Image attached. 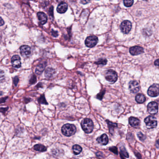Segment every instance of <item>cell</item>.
Masks as SVG:
<instances>
[{
  "label": "cell",
  "instance_id": "obj_30",
  "mask_svg": "<svg viewBox=\"0 0 159 159\" xmlns=\"http://www.w3.org/2000/svg\"><path fill=\"white\" fill-rule=\"evenodd\" d=\"M104 91H102V92H101V93H99V94L97 95V98H98V99H102V98H103V96L104 95Z\"/></svg>",
  "mask_w": 159,
  "mask_h": 159
},
{
  "label": "cell",
  "instance_id": "obj_21",
  "mask_svg": "<svg viewBox=\"0 0 159 159\" xmlns=\"http://www.w3.org/2000/svg\"><path fill=\"white\" fill-rule=\"evenodd\" d=\"M72 149H73V152L76 155H78V154H80V153H81L82 150V147L78 145H74L73 147H72Z\"/></svg>",
  "mask_w": 159,
  "mask_h": 159
},
{
  "label": "cell",
  "instance_id": "obj_10",
  "mask_svg": "<svg viewBox=\"0 0 159 159\" xmlns=\"http://www.w3.org/2000/svg\"><path fill=\"white\" fill-rule=\"evenodd\" d=\"M129 52L133 56L140 55L144 52V49L142 47L139 46H135L129 49Z\"/></svg>",
  "mask_w": 159,
  "mask_h": 159
},
{
  "label": "cell",
  "instance_id": "obj_34",
  "mask_svg": "<svg viewBox=\"0 0 159 159\" xmlns=\"http://www.w3.org/2000/svg\"><path fill=\"white\" fill-rule=\"evenodd\" d=\"M50 16H53V7L51 6L49 9V12Z\"/></svg>",
  "mask_w": 159,
  "mask_h": 159
},
{
  "label": "cell",
  "instance_id": "obj_20",
  "mask_svg": "<svg viewBox=\"0 0 159 159\" xmlns=\"http://www.w3.org/2000/svg\"><path fill=\"white\" fill-rule=\"evenodd\" d=\"M34 149L36 151L39 152H45L47 150L46 147L41 144H37V145H35L34 147Z\"/></svg>",
  "mask_w": 159,
  "mask_h": 159
},
{
  "label": "cell",
  "instance_id": "obj_11",
  "mask_svg": "<svg viewBox=\"0 0 159 159\" xmlns=\"http://www.w3.org/2000/svg\"><path fill=\"white\" fill-rule=\"evenodd\" d=\"M20 53L24 57H29L31 54V49L29 46L23 45L20 47Z\"/></svg>",
  "mask_w": 159,
  "mask_h": 159
},
{
  "label": "cell",
  "instance_id": "obj_25",
  "mask_svg": "<svg viewBox=\"0 0 159 159\" xmlns=\"http://www.w3.org/2000/svg\"><path fill=\"white\" fill-rule=\"evenodd\" d=\"M124 5L127 7H130L133 5V1L132 0H125L123 1Z\"/></svg>",
  "mask_w": 159,
  "mask_h": 159
},
{
  "label": "cell",
  "instance_id": "obj_23",
  "mask_svg": "<svg viewBox=\"0 0 159 159\" xmlns=\"http://www.w3.org/2000/svg\"><path fill=\"white\" fill-rule=\"evenodd\" d=\"M107 59L104 58H100L96 62L95 64H102V65H106L107 64Z\"/></svg>",
  "mask_w": 159,
  "mask_h": 159
},
{
  "label": "cell",
  "instance_id": "obj_31",
  "mask_svg": "<svg viewBox=\"0 0 159 159\" xmlns=\"http://www.w3.org/2000/svg\"><path fill=\"white\" fill-rule=\"evenodd\" d=\"M36 77L35 75H33L32 77V78H30V83L33 84V83H35L36 82Z\"/></svg>",
  "mask_w": 159,
  "mask_h": 159
},
{
  "label": "cell",
  "instance_id": "obj_38",
  "mask_svg": "<svg viewBox=\"0 0 159 159\" xmlns=\"http://www.w3.org/2000/svg\"><path fill=\"white\" fill-rule=\"evenodd\" d=\"M159 59H157L155 62H154V65H156L157 66H159Z\"/></svg>",
  "mask_w": 159,
  "mask_h": 159
},
{
  "label": "cell",
  "instance_id": "obj_28",
  "mask_svg": "<svg viewBox=\"0 0 159 159\" xmlns=\"http://www.w3.org/2000/svg\"><path fill=\"white\" fill-rule=\"evenodd\" d=\"M39 101L41 104H48V103H47V101L45 99V96L43 95L41 96L40 98L39 99Z\"/></svg>",
  "mask_w": 159,
  "mask_h": 159
},
{
  "label": "cell",
  "instance_id": "obj_13",
  "mask_svg": "<svg viewBox=\"0 0 159 159\" xmlns=\"http://www.w3.org/2000/svg\"><path fill=\"white\" fill-rule=\"evenodd\" d=\"M68 9V5L66 3L64 2H62L59 4L57 6V12L60 14H63L65 13Z\"/></svg>",
  "mask_w": 159,
  "mask_h": 159
},
{
  "label": "cell",
  "instance_id": "obj_19",
  "mask_svg": "<svg viewBox=\"0 0 159 159\" xmlns=\"http://www.w3.org/2000/svg\"><path fill=\"white\" fill-rule=\"evenodd\" d=\"M135 100L137 103L141 104L144 103L146 101V97L143 94H137L135 97Z\"/></svg>",
  "mask_w": 159,
  "mask_h": 159
},
{
  "label": "cell",
  "instance_id": "obj_14",
  "mask_svg": "<svg viewBox=\"0 0 159 159\" xmlns=\"http://www.w3.org/2000/svg\"><path fill=\"white\" fill-rule=\"evenodd\" d=\"M37 15L39 22H40L42 25L45 24L47 22L48 18H47V16L43 12H39L37 14Z\"/></svg>",
  "mask_w": 159,
  "mask_h": 159
},
{
  "label": "cell",
  "instance_id": "obj_29",
  "mask_svg": "<svg viewBox=\"0 0 159 159\" xmlns=\"http://www.w3.org/2000/svg\"><path fill=\"white\" fill-rule=\"evenodd\" d=\"M109 150H110L111 151L113 152V153H114V154H118L117 148V147H110L109 148Z\"/></svg>",
  "mask_w": 159,
  "mask_h": 159
},
{
  "label": "cell",
  "instance_id": "obj_8",
  "mask_svg": "<svg viewBox=\"0 0 159 159\" xmlns=\"http://www.w3.org/2000/svg\"><path fill=\"white\" fill-rule=\"evenodd\" d=\"M147 111L151 114H156L158 111V104L156 102H151L147 105Z\"/></svg>",
  "mask_w": 159,
  "mask_h": 159
},
{
  "label": "cell",
  "instance_id": "obj_26",
  "mask_svg": "<svg viewBox=\"0 0 159 159\" xmlns=\"http://www.w3.org/2000/svg\"><path fill=\"white\" fill-rule=\"evenodd\" d=\"M5 80V73L3 70L0 69V83H2Z\"/></svg>",
  "mask_w": 159,
  "mask_h": 159
},
{
  "label": "cell",
  "instance_id": "obj_37",
  "mask_svg": "<svg viewBox=\"0 0 159 159\" xmlns=\"http://www.w3.org/2000/svg\"><path fill=\"white\" fill-rule=\"evenodd\" d=\"M90 1H81L80 3L83 4H87L88 3H90Z\"/></svg>",
  "mask_w": 159,
  "mask_h": 159
},
{
  "label": "cell",
  "instance_id": "obj_35",
  "mask_svg": "<svg viewBox=\"0 0 159 159\" xmlns=\"http://www.w3.org/2000/svg\"><path fill=\"white\" fill-rule=\"evenodd\" d=\"M8 107H7V108H0V112H5L6 111H7V110H8Z\"/></svg>",
  "mask_w": 159,
  "mask_h": 159
},
{
  "label": "cell",
  "instance_id": "obj_16",
  "mask_svg": "<svg viewBox=\"0 0 159 159\" xmlns=\"http://www.w3.org/2000/svg\"><path fill=\"white\" fill-rule=\"evenodd\" d=\"M97 141L101 145H106L108 142V136L106 134H102V135L97 139Z\"/></svg>",
  "mask_w": 159,
  "mask_h": 159
},
{
  "label": "cell",
  "instance_id": "obj_36",
  "mask_svg": "<svg viewBox=\"0 0 159 159\" xmlns=\"http://www.w3.org/2000/svg\"><path fill=\"white\" fill-rule=\"evenodd\" d=\"M4 22L3 20V19L1 18V17H0V26H3L4 25Z\"/></svg>",
  "mask_w": 159,
  "mask_h": 159
},
{
  "label": "cell",
  "instance_id": "obj_5",
  "mask_svg": "<svg viewBox=\"0 0 159 159\" xmlns=\"http://www.w3.org/2000/svg\"><path fill=\"white\" fill-rule=\"evenodd\" d=\"M120 28L121 31L123 33L128 34L132 29V23L129 21L125 20L121 23Z\"/></svg>",
  "mask_w": 159,
  "mask_h": 159
},
{
  "label": "cell",
  "instance_id": "obj_4",
  "mask_svg": "<svg viewBox=\"0 0 159 159\" xmlns=\"http://www.w3.org/2000/svg\"><path fill=\"white\" fill-rule=\"evenodd\" d=\"M146 124L147 127L148 129H152L156 127L157 125V121L156 118L153 116H149L144 120Z\"/></svg>",
  "mask_w": 159,
  "mask_h": 159
},
{
  "label": "cell",
  "instance_id": "obj_15",
  "mask_svg": "<svg viewBox=\"0 0 159 159\" xmlns=\"http://www.w3.org/2000/svg\"><path fill=\"white\" fill-rule=\"evenodd\" d=\"M46 66V62H43L38 64L35 69V73L38 75L41 74L45 69Z\"/></svg>",
  "mask_w": 159,
  "mask_h": 159
},
{
  "label": "cell",
  "instance_id": "obj_33",
  "mask_svg": "<svg viewBox=\"0 0 159 159\" xmlns=\"http://www.w3.org/2000/svg\"><path fill=\"white\" fill-rule=\"evenodd\" d=\"M51 33H52V35L53 37H56L58 36V32L57 31H55V30H52V31H51Z\"/></svg>",
  "mask_w": 159,
  "mask_h": 159
},
{
  "label": "cell",
  "instance_id": "obj_27",
  "mask_svg": "<svg viewBox=\"0 0 159 159\" xmlns=\"http://www.w3.org/2000/svg\"><path fill=\"white\" fill-rule=\"evenodd\" d=\"M137 135L139 139L141 141H145V139H146V137L141 132H139L138 133H137Z\"/></svg>",
  "mask_w": 159,
  "mask_h": 159
},
{
  "label": "cell",
  "instance_id": "obj_32",
  "mask_svg": "<svg viewBox=\"0 0 159 159\" xmlns=\"http://www.w3.org/2000/svg\"><path fill=\"white\" fill-rule=\"evenodd\" d=\"M13 81H14V85H17V83L19 82V78L17 77H14V80H13Z\"/></svg>",
  "mask_w": 159,
  "mask_h": 159
},
{
  "label": "cell",
  "instance_id": "obj_40",
  "mask_svg": "<svg viewBox=\"0 0 159 159\" xmlns=\"http://www.w3.org/2000/svg\"><path fill=\"white\" fill-rule=\"evenodd\" d=\"M2 94H3V93H1V91H0V96L1 95H2Z\"/></svg>",
  "mask_w": 159,
  "mask_h": 159
},
{
  "label": "cell",
  "instance_id": "obj_39",
  "mask_svg": "<svg viewBox=\"0 0 159 159\" xmlns=\"http://www.w3.org/2000/svg\"><path fill=\"white\" fill-rule=\"evenodd\" d=\"M7 98H3V99H0V103H3V102H4L5 101L6 99H7Z\"/></svg>",
  "mask_w": 159,
  "mask_h": 159
},
{
  "label": "cell",
  "instance_id": "obj_17",
  "mask_svg": "<svg viewBox=\"0 0 159 159\" xmlns=\"http://www.w3.org/2000/svg\"><path fill=\"white\" fill-rule=\"evenodd\" d=\"M56 71L52 68H48L45 72V77L47 79H51L55 75Z\"/></svg>",
  "mask_w": 159,
  "mask_h": 159
},
{
  "label": "cell",
  "instance_id": "obj_18",
  "mask_svg": "<svg viewBox=\"0 0 159 159\" xmlns=\"http://www.w3.org/2000/svg\"><path fill=\"white\" fill-rule=\"evenodd\" d=\"M129 123L132 127H139L140 123H141L140 120L138 119H137L136 118L133 117H131L129 118Z\"/></svg>",
  "mask_w": 159,
  "mask_h": 159
},
{
  "label": "cell",
  "instance_id": "obj_22",
  "mask_svg": "<svg viewBox=\"0 0 159 159\" xmlns=\"http://www.w3.org/2000/svg\"><path fill=\"white\" fill-rule=\"evenodd\" d=\"M106 122L108 125V127L109 128L110 132V133H112V132H114V129L115 127H117V124L114 123L110 121L106 120Z\"/></svg>",
  "mask_w": 159,
  "mask_h": 159
},
{
  "label": "cell",
  "instance_id": "obj_7",
  "mask_svg": "<svg viewBox=\"0 0 159 159\" xmlns=\"http://www.w3.org/2000/svg\"><path fill=\"white\" fill-rule=\"evenodd\" d=\"M98 37L94 35L88 37L85 41V44L86 46L89 48L94 47L98 43Z\"/></svg>",
  "mask_w": 159,
  "mask_h": 159
},
{
  "label": "cell",
  "instance_id": "obj_6",
  "mask_svg": "<svg viewBox=\"0 0 159 159\" xmlns=\"http://www.w3.org/2000/svg\"><path fill=\"white\" fill-rule=\"evenodd\" d=\"M147 94L149 96L155 97L159 94V86L157 83H154L150 86L147 91Z\"/></svg>",
  "mask_w": 159,
  "mask_h": 159
},
{
  "label": "cell",
  "instance_id": "obj_9",
  "mask_svg": "<svg viewBox=\"0 0 159 159\" xmlns=\"http://www.w3.org/2000/svg\"><path fill=\"white\" fill-rule=\"evenodd\" d=\"M129 89L131 93H136L140 91V85L137 81H130L129 83Z\"/></svg>",
  "mask_w": 159,
  "mask_h": 159
},
{
  "label": "cell",
  "instance_id": "obj_2",
  "mask_svg": "<svg viewBox=\"0 0 159 159\" xmlns=\"http://www.w3.org/2000/svg\"><path fill=\"white\" fill-rule=\"evenodd\" d=\"M81 127L85 133H90L93 132L94 125L93 121L91 119L86 118L83 119L82 121Z\"/></svg>",
  "mask_w": 159,
  "mask_h": 159
},
{
  "label": "cell",
  "instance_id": "obj_1",
  "mask_svg": "<svg viewBox=\"0 0 159 159\" xmlns=\"http://www.w3.org/2000/svg\"><path fill=\"white\" fill-rule=\"evenodd\" d=\"M61 131L64 135L69 137L75 133L77 129L75 125L73 124H67L63 125Z\"/></svg>",
  "mask_w": 159,
  "mask_h": 159
},
{
  "label": "cell",
  "instance_id": "obj_24",
  "mask_svg": "<svg viewBox=\"0 0 159 159\" xmlns=\"http://www.w3.org/2000/svg\"><path fill=\"white\" fill-rule=\"evenodd\" d=\"M120 154L124 155V156L127 157V158L129 157L128 154L124 147H120Z\"/></svg>",
  "mask_w": 159,
  "mask_h": 159
},
{
  "label": "cell",
  "instance_id": "obj_12",
  "mask_svg": "<svg viewBox=\"0 0 159 159\" xmlns=\"http://www.w3.org/2000/svg\"><path fill=\"white\" fill-rule=\"evenodd\" d=\"M11 63L14 67L19 68L21 66V58L18 55H14L11 58Z\"/></svg>",
  "mask_w": 159,
  "mask_h": 159
},
{
  "label": "cell",
  "instance_id": "obj_3",
  "mask_svg": "<svg viewBox=\"0 0 159 159\" xmlns=\"http://www.w3.org/2000/svg\"><path fill=\"white\" fill-rule=\"evenodd\" d=\"M105 78L106 80L108 82L111 83H114L117 80V73L112 70H108L106 72Z\"/></svg>",
  "mask_w": 159,
  "mask_h": 159
}]
</instances>
